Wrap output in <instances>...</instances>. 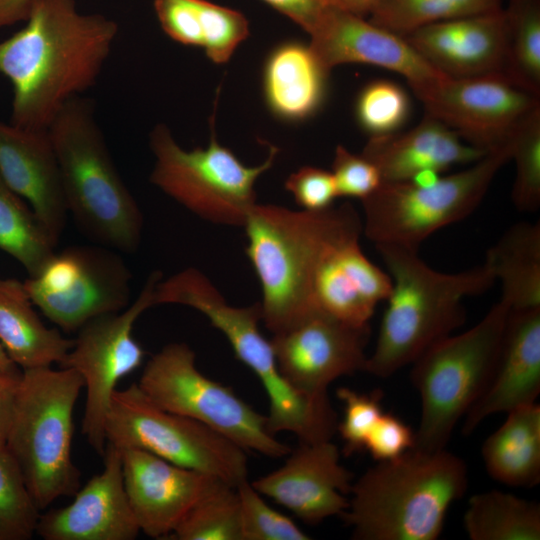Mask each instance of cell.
Segmentation results:
<instances>
[{"label":"cell","instance_id":"1","mask_svg":"<svg viewBox=\"0 0 540 540\" xmlns=\"http://www.w3.org/2000/svg\"><path fill=\"white\" fill-rule=\"evenodd\" d=\"M24 28L0 42V73L13 86L11 124L48 130L72 98L95 83L118 33L75 0H31Z\"/></svg>","mask_w":540,"mask_h":540},{"label":"cell","instance_id":"2","mask_svg":"<svg viewBox=\"0 0 540 540\" xmlns=\"http://www.w3.org/2000/svg\"><path fill=\"white\" fill-rule=\"evenodd\" d=\"M243 227L262 290L261 320L276 334L316 310L312 287L320 264L334 248L360 239L363 221L350 203L317 212L256 203Z\"/></svg>","mask_w":540,"mask_h":540},{"label":"cell","instance_id":"3","mask_svg":"<svg viewBox=\"0 0 540 540\" xmlns=\"http://www.w3.org/2000/svg\"><path fill=\"white\" fill-rule=\"evenodd\" d=\"M375 246L392 287L364 371L387 378L459 328L466 320L463 300L486 292L496 280L484 263L445 273L426 264L418 250L393 244Z\"/></svg>","mask_w":540,"mask_h":540},{"label":"cell","instance_id":"4","mask_svg":"<svg viewBox=\"0 0 540 540\" xmlns=\"http://www.w3.org/2000/svg\"><path fill=\"white\" fill-rule=\"evenodd\" d=\"M465 462L446 449L411 448L378 461L353 481L340 517L357 540H435L451 505L466 492Z\"/></svg>","mask_w":540,"mask_h":540},{"label":"cell","instance_id":"5","mask_svg":"<svg viewBox=\"0 0 540 540\" xmlns=\"http://www.w3.org/2000/svg\"><path fill=\"white\" fill-rule=\"evenodd\" d=\"M58 160L68 213L95 243L135 252L142 212L122 180L96 122L93 102L70 99L48 128Z\"/></svg>","mask_w":540,"mask_h":540},{"label":"cell","instance_id":"6","mask_svg":"<svg viewBox=\"0 0 540 540\" xmlns=\"http://www.w3.org/2000/svg\"><path fill=\"white\" fill-rule=\"evenodd\" d=\"M83 388L71 368L22 370L6 448L40 510L80 488L71 450L73 413Z\"/></svg>","mask_w":540,"mask_h":540},{"label":"cell","instance_id":"7","mask_svg":"<svg viewBox=\"0 0 540 540\" xmlns=\"http://www.w3.org/2000/svg\"><path fill=\"white\" fill-rule=\"evenodd\" d=\"M509 312L499 300L472 328L436 341L413 361L411 381L421 399L414 449H446L456 424L487 387Z\"/></svg>","mask_w":540,"mask_h":540},{"label":"cell","instance_id":"8","mask_svg":"<svg viewBox=\"0 0 540 540\" xmlns=\"http://www.w3.org/2000/svg\"><path fill=\"white\" fill-rule=\"evenodd\" d=\"M511 153L510 140L467 168L441 176L431 186L383 182L361 201L364 234L375 245L418 250L430 235L466 218L479 206L499 170L511 160Z\"/></svg>","mask_w":540,"mask_h":540},{"label":"cell","instance_id":"9","mask_svg":"<svg viewBox=\"0 0 540 540\" xmlns=\"http://www.w3.org/2000/svg\"><path fill=\"white\" fill-rule=\"evenodd\" d=\"M149 144L155 157L152 184L204 220L241 227L256 205L255 182L278 152L271 147L263 163L248 167L218 143L214 132L207 148L188 151L164 124L154 127Z\"/></svg>","mask_w":540,"mask_h":540},{"label":"cell","instance_id":"10","mask_svg":"<svg viewBox=\"0 0 540 540\" xmlns=\"http://www.w3.org/2000/svg\"><path fill=\"white\" fill-rule=\"evenodd\" d=\"M195 358L186 343H169L146 363L137 384L159 407L208 426L245 451L285 457L291 449L269 430L267 417L204 375Z\"/></svg>","mask_w":540,"mask_h":540},{"label":"cell","instance_id":"11","mask_svg":"<svg viewBox=\"0 0 540 540\" xmlns=\"http://www.w3.org/2000/svg\"><path fill=\"white\" fill-rule=\"evenodd\" d=\"M106 443L134 448L236 487L248 479L246 451L191 418L165 410L132 383L112 396Z\"/></svg>","mask_w":540,"mask_h":540},{"label":"cell","instance_id":"12","mask_svg":"<svg viewBox=\"0 0 540 540\" xmlns=\"http://www.w3.org/2000/svg\"><path fill=\"white\" fill-rule=\"evenodd\" d=\"M119 253L99 244L54 253L38 274L24 281L32 303L66 332L124 310L132 276Z\"/></svg>","mask_w":540,"mask_h":540},{"label":"cell","instance_id":"13","mask_svg":"<svg viewBox=\"0 0 540 540\" xmlns=\"http://www.w3.org/2000/svg\"><path fill=\"white\" fill-rule=\"evenodd\" d=\"M162 279L153 271L132 304L124 310L96 317L79 330L60 367L77 371L86 389L82 434L103 457L105 425L118 382L141 366L145 351L133 337L138 317L155 306V287Z\"/></svg>","mask_w":540,"mask_h":540},{"label":"cell","instance_id":"14","mask_svg":"<svg viewBox=\"0 0 540 540\" xmlns=\"http://www.w3.org/2000/svg\"><path fill=\"white\" fill-rule=\"evenodd\" d=\"M414 94L426 114L486 152L507 144L524 118L540 107V97L496 75L445 77Z\"/></svg>","mask_w":540,"mask_h":540},{"label":"cell","instance_id":"15","mask_svg":"<svg viewBox=\"0 0 540 540\" xmlns=\"http://www.w3.org/2000/svg\"><path fill=\"white\" fill-rule=\"evenodd\" d=\"M370 326L354 327L316 309L271 341L281 374L300 394L328 396L336 379L364 371Z\"/></svg>","mask_w":540,"mask_h":540},{"label":"cell","instance_id":"16","mask_svg":"<svg viewBox=\"0 0 540 540\" xmlns=\"http://www.w3.org/2000/svg\"><path fill=\"white\" fill-rule=\"evenodd\" d=\"M308 34L310 48L329 72L341 64H369L400 74L413 92L447 77L427 63L404 36L329 5Z\"/></svg>","mask_w":540,"mask_h":540},{"label":"cell","instance_id":"17","mask_svg":"<svg viewBox=\"0 0 540 540\" xmlns=\"http://www.w3.org/2000/svg\"><path fill=\"white\" fill-rule=\"evenodd\" d=\"M278 469L251 484L307 524L341 516L348 508L352 473L340 462V451L331 441L299 442Z\"/></svg>","mask_w":540,"mask_h":540},{"label":"cell","instance_id":"18","mask_svg":"<svg viewBox=\"0 0 540 540\" xmlns=\"http://www.w3.org/2000/svg\"><path fill=\"white\" fill-rule=\"evenodd\" d=\"M120 450L130 506L140 531L152 538L169 539L195 504L222 481L143 450Z\"/></svg>","mask_w":540,"mask_h":540},{"label":"cell","instance_id":"19","mask_svg":"<svg viewBox=\"0 0 540 540\" xmlns=\"http://www.w3.org/2000/svg\"><path fill=\"white\" fill-rule=\"evenodd\" d=\"M104 468L79 488L67 506L40 514L36 534L44 540H133L140 528L123 480L122 453L106 443Z\"/></svg>","mask_w":540,"mask_h":540},{"label":"cell","instance_id":"20","mask_svg":"<svg viewBox=\"0 0 540 540\" xmlns=\"http://www.w3.org/2000/svg\"><path fill=\"white\" fill-rule=\"evenodd\" d=\"M404 37L427 63L449 78L503 77L507 43L503 8L430 24Z\"/></svg>","mask_w":540,"mask_h":540},{"label":"cell","instance_id":"21","mask_svg":"<svg viewBox=\"0 0 540 540\" xmlns=\"http://www.w3.org/2000/svg\"><path fill=\"white\" fill-rule=\"evenodd\" d=\"M0 178L27 202L57 244L68 209L48 130L25 129L0 121Z\"/></svg>","mask_w":540,"mask_h":540},{"label":"cell","instance_id":"22","mask_svg":"<svg viewBox=\"0 0 540 540\" xmlns=\"http://www.w3.org/2000/svg\"><path fill=\"white\" fill-rule=\"evenodd\" d=\"M539 393L540 307L510 310L492 376L465 415L463 434L493 414L535 403Z\"/></svg>","mask_w":540,"mask_h":540},{"label":"cell","instance_id":"23","mask_svg":"<svg viewBox=\"0 0 540 540\" xmlns=\"http://www.w3.org/2000/svg\"><path fill=\"white\" fill-rule=\"evenodd\" d=\"M360 239L334 248L320 264L312 299L319 309L354 327L370 326L376 306L388 298L392 281L363 253Z\"/></svg>","mask_w":540,"mask_h":540},{"label":"cell","instance_id":"24","mask_svg":"<svg viewBox=\"0 0 540 540\" xmlns=\"http://www.w3.org/2000/svg\"><path fill=\"white\" fill-rule=\"evenodd\" d=\"M486 153L426 113L408 131L369 138L362 151L378 168L383 182L408 181L426 169L442 173L454 165L472 164Z\"/></svg>","mask_w":540,"mask_h":540},{"label":"cell","instance_id":"25","mask_svg":"<svg viewBox=\"0 0 540 540\" xmlns=\"http://www.w3.org/2000/svg\"><path fill=\"white\" fill-rule=\"evenodd\" d=\"M328 74L309 45L279 44L263 68V91L270 111L288 122L313 116L325 100Z\"/></svg>","mask_w":540,"mask_h":540},{"label":"cell","instance_id":"26","mask_svg":"<svg viewBox=\"0 0 540 540\" xmlns=\"http://www.w3.org/2000/svg\"><path fill=\"white\" fill-rule=\"evenodd\" d=\"M163 31L174 41L204 49L214 63L227 62L249 34L239 11L208 0H154Z\"/></svg>","mask_w":540,"mask_h":540},{"label":"cell","instance_id":"27","mask_svg":"<svg viewBox=\"0 0 540 540\" xmlns=\"http://www.w3.org/2000/svg\"><path fill=\"white\" fill-rule=\"evenodd\" d=\"M0 344L21 370H27L61 365L73 340L42 322L24 282L0 278Z\"/></svg>","mask_w":540,"mask_h":540},{"label":"cell","instance_id":"28","mask_svg":"<svg viewBox=\"0 0 540 540\" xmlns=\"http://www.w3.org/2000/svg\"><path fill=\"white\" fill-rule=\"evenodd\" d=\"M488 474L497 482L531 488L540 481V406L535 402L507 413L481 449Z\"/></svg>","mask_w":540,"mask_h":540},{"label":"cell","instance_id":"29","mask_svg":"<svg viewBox=\"0 0 540 540\" xmlns=\"http://www.w3.org/2000/svg\"><path fill=\"white\" fill-rule=\"evenodd\" d=\"M484 264L501 285L510 310L540 307V223L518 222L492 245Z\"/></svg>","mask_w":540,"mask_h":540},{"label":"cell","instance_id":"30","mask_svg":"<svg viewBox=\"0 0 540 540\" xmlns=\"http://www.w3.org/2000/svg\"><path fill=\"white\" fill-rule=\"evenodd\" d=\"M471 540H539L540 505L491 490L473 495L463 516Z\"/></svg>","mask_w":540,"mask_h":540},{"label":"cell","instance_id":"31","mask_svg":"<svg viewBox=\"0 0 540 540\" xmlns=\"http://www.w3.org/2000/svg\"><path fill=\"white\" fill-rule=\"evenodd\" d=\"M56 245L27 202L0 178V250L35 276Z\"/></svg>","mask_w":540,"mask_h":540},{"label":"cell","instance_id":"32","mask_svg":"<svg viewBox=\"0 0 540 540\" xmlns=\"http://www.w3.org/2000/svg\"><path fill=\"white\" fill-rule=\"evenodd\" d=\"M503 77L540 97V0H507Z\"/></svg>","mask_w":540,"mask_h":540},{"label":"cell","instance_id":"33","mask_svg":"<svg viewBox=\"0 0 540 540\" xmlns=\"http://www.w3.org/2000/svg\"><path fill=\"white\" fill-rule=\"evenodd\" d=\"M502 8V0H385L368 19L405 36L430 24L492 13Z\"/></svg>","mask_w":540,"mask_h":540},{"label":"cell","instance_id":"34","mask_svg":"<svg viewBox=\"0 0 540 540\" xmlns=\"http://www.w3.org/2000/svg\"><path fill=\"white\" fill-rule=\"evenodd\" d=\"M169 539L242 540L236 487L220 481L195 504Z\"/></svg>","mask_w":540,"mask_h":540},{"label":"cell","instance_id":"35","mask_svg":"<svg viewBox=\"0 0 540 540\" xmlns=\"http://www.w3.org/2000/svg\"><path fill=\"white\" fill-rule=\"evenodd\" d=\"M40 511L16 460L0 449V540L31 539Z\"/></svg>","mask_w":540,"mask_h":540},{"label":"cell","instance_id":"36","mask_svg":"<svg viewBox=\"0 0 540 540\" xmlns=\"http://www.w3.org/2000/svg\"><path fill=\"white\" fill-rule=\"evenodd\" d=\"M411 110L408 94L394 81L378 79L367 83L355 101V118L369 138L401 130Z\"/></svg>","mask_w":540,"mask_h":540},{"label":"cell","instance_id":"37","mask_svg":"<svg viewBox=\"0 0 540 540\" xmlns=\"http://www.w3.org/2000/svg\"><path fill=\"white\" fill-rule=\"evenodd\" d=\"M510 140L516 172L511 200L519 211L535 212L540 207V107L524 118Z\"/></svg>","mask_w":540,"mask_h":540},{"label":"cell","instance_id":"38","mask_svg":"<svg viewBox=\"0 0 540 540\" xmlns=\"http://www.w3.org/2000/svg\"><path fill=\"white\" fill-rule=\"evenodd\" d=\"M242 540H309L288 516L272 508L246 479L236 486Z\"/></svg>","mask_w":540,"mask_h":540},{"label":"cell","instance_id":"39","mask_svg":"<svg viewBox=\"0 0 540 540\" xmlns=\"http://www.w3.org/2000/svg\"><path fill=\"white\" fill-rule=\"evenodd\" d=\"M337 397L344 404V417L337 424V431L344 442L343 453L348 456L364 450L369 434L383 414L382 393L379 390L362 393L340 387Z\"/></svg>","mask_w":540,"mask_h":540},{"label":"cell","instance_id":"40","mask_svg":"<svg viewBox=\"0 0 540 540\" xmlns=\"http://www.w3.org/2000/svg\"><path fill=\"white\" fill-rule=\"evenodd\" d=\"M331 173L338 197H351L362 201L383 183L373 162L362 153L354 154L342 145L335 149Z\"/></svg>","mask_w":540,"mask_h":540},{"label":"cell","instance_id":"41","mask_svg":"<svg viewBox=\"0 0 540 540\" xmlns=\"http://www.w3.org/2000/svg\"><path fill=\"white\" fill-rule=\"evenodd\" d=\"M285 188L305 211L329 209L338 197L332 173L313 166H303L293 172L286 179Z\"/></svg>","mask_w":540,"mask_h":540},{"label":"cell","instance_id":"42","mask_svg":"<svg viewBox=\"0 0 540 540\" xmlns=\"http://www.w3.org/2000/svg\"><path fill=\"white\" fill-rule=\"evenodd\" d=\"M413 446L412 428L392 413L383 412L369 434L364 450H367L378 462L394 459Z\"/></svg>","mask_w":540,"mask_h":540},{"label":"cell","instance_id":"43","mask_svg":"<svg viewBox=\"0 0 540 540\" xmlns=\"http://www.w3.org/2000/svg\"><path fill=\"white\" fill-rule=\"evenodd\" d=\"M309 33L328 6L323 0H262Z\"/></svg>","mask_w":540,"mask_h":540},{"label":"cell","instance_id":"44","mask_svg":"<svg viewBox=\"0 0 540 540\" xmlns=\"http://www.w3.org/2000/svg\"><path fill=\"white\" fill-rule=\"evenodd\" d=\"M21 374L0 372V449L6 447Z\"/></svg>","mask_w":540,"mask_h":540},{"label":"cell","instance_id":"45","mask_svg":"<svg viewBox=\"0 0 540 540\" xmlns=\"http://www.w3.org/2000/svg\"><path fill=\"white\" fill-rule=\"evenodd\" d=\"M31 0H0V29L25 21Z\"/></svg>","mask_w":540,"mask_h":540},{"label":"cell","instance_id":"46","mask_svg":"<svg viewBox=\"0 0 540 540\" xmlns=\"http://www.w3.org/2000/svg\"><path fill=\"white\" fill-rule=\"evenodd\" d=\"M327 5L355 14L369 17L370 14L385 0H323Z\"/></svg>","mask_w":540,"mask_h":540},{"label":"cell","instance_id":"47","mask_svg":"<svg viewBox=\"0 0 540 540\" xmlns=\"http://www.w3.org/2000/svg\"><path fill=\"white\" fill-rule=\"evenodd\" d=\"M19 367L10 359L0 344V372L3 373H20Z\"/></svg>","mask_w":540,"mask_h":540}]
</instances>
